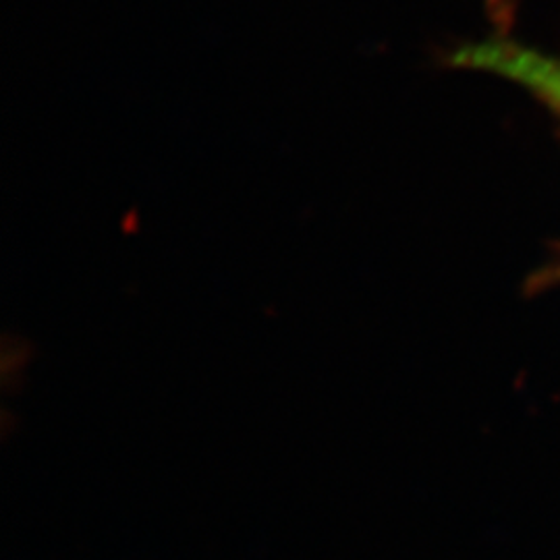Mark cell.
<instances>
[{
	"label": "cell",
	"mask_w": 560,
	"mask_h": 560,
	"mask_svg": "<svg viewBox=\"0 0 560 560\" xmlns=\"http://www.w3.org/2000/svg\"><path fill=\"white\" fill-rule=\"evenodd\" d=\"M455 65L515 81L560 117V59L511 40H488L465 46Z\"/></svg>",
	"instance_id": "cell-1"
},
{
	"label": "cell",
	"mask_w": 560,
	"mask_h": 560,
	"mask_svg": "<svg viewBox=\"0 0 560 560\" xmlns=\"http://www.w3.org/2000/svg\"><path fill=\"white\" fill-rule=\"evenodd\" d=\"M559 275H560V270H559Z\"/></svg>",
	"instance_id": "cell-2"
}]
</instances>
